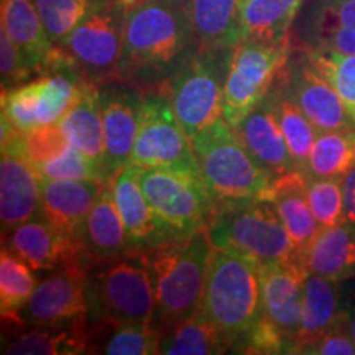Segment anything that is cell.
Returning <instances> with one entry per match:
<instances>
[{
  "mask_svg": "<svg viewBox=\"0 0 355 355\" xmlns=\"http://www.w3.org/2000/svg\"><path fill=\"white\" fill-rule=\"evenodd\" d=\"M193 46L188 6L128 0L117 79L159 91Z\"/></svg>",
  "mask_w": 355,
  "mask_h": 355,
  "instance_id": "1",
  "label": "cell"
},
{
  "mask_svg": "<svg viewBox=\"0 0 355 355\" xmlns=\"http://www.w3.org/2000/svg\"><path fill=\"white\" fill-rule=\"evenodd\" d=\"M211 248L204 227L139 252L152 277L157 298L155 324L162 329L201 309Z\"/></svg>",
  "mask_w": 355,
  "mask_h": 355,
  "instance_id": "2",
  "label": "cell"
},
{
  "mask_svg": "<svg viewBox=\"0 0 355 355\" xmlns=\"http://www.w3.org/2000/svg\"><path fill=\"white\" fill-rule=\"evenodd\" d=\"M201 311L234 339L263 316L260 263L225 248H211Z\"/></svg>",
  "mask_w": 355,
  "mask_h": 355,
  "instance_id": "3",
  "label": "cell"
},
{
  "mask_svg": "<svg viewBox=\"0 0 355 355\" xmlns=\"http://www.w3.org/2000/svg\"><path fill=\"white\" fill-rule=\"evenodd\" d=\"M191 144L204 184L216 204L268 199L273 178L248 153L225 119L199 132Z\"/></svg>",
  "mask_w": 355,
  "mask_h": 355,
  "instance_id": "4",
  "label": "cell"
},
{
  "mask_svg": "<svg viewBox=\"0 0 355 355\" xmlns=\"http://www.w3.org/2000/svg\"><path fill=\"white\" fill-rule=\"evenodd\" d=\"M230 55L232 48L204 50L194 44L159 89L170 101L189 140L224 119V91Z\"/></svg>",
  "mask_w": 355,
  "mask_h": 355,
  "instance_id": "5",
  "label": "cell"
},
{
  "mask_svg": "<svg viewBox=\"0 0 355 355\" xmlns=\"http://www.w3.org/2000/svg\"><path fill=\"white\" fill-rule=\"evenodd\" d=\"M206 232L212 247L234 250L259 263L291 260L290 235L272 199L216 204Z\"/></svg>",
  "mask_w": 355,
  "mask_h": 355,
  "instance_id": "6",
  "label": "cell"
},
{
  "mask_svg": "<svg viewBox=\"0 0 355 355\" xmlns=\"http://www.w3.org/2000/svg\"><path fill=\"white\" fill-rule=\"evenodd\" d=\"M91 321L112 327L128 322H153L157 316L152 277L144 255L96 263L89 270Z\"/></svg>",
  "mask_w": 355,
  "mask_h": 355,
  "instance_id": "7",
  "label": "cell"
},
{
  "mask_svg": "<svg viewBox=\"0 0 355 355\" xmlns=\"http://www.w3.org/2000/svg\"><path fill=\"white\" fill-rule=\"evenodd\" d=\"M291 53V38L278 43L235 44L224 91V119L230 127H237L263 101Z\"/></svg>",
  "mask_w": 355,
  "mask_h": 355,
  "instance_id": "8",
  "label": "cell"
},
{
  "mask_svg": "<svg viewBox=\"0 0 355 355\" xmlns=\"http://www.w3.org/2000/svg\"><path fill=\"white\" fill-rule=\"evenodd\" d=\"M128 165L201 178L193 144L162 91H145L139 133Z\"/></svg>",
  "mask_w": 355,
  "mask_h": 355,
  "instance_id": "9",
  "label": "cell"
},
{
  "mask_svg": "<svg viewBox=\"0 0 355 355\" xmlns=\"http://www.w3.org/2000/svg\"><path fill=\"white\" fill-rule=\"evenodd\" d=\"M127 3L110 0L58 43L79 73L97 86L117 79Z\"/></svg>",
  "mask_w": 355,
  "mask_h": 355,
  "instance_id": "10",
  "label": "cell"
},
{
  "mask_svg": "<svg viewBox=\"0 0 355 355\" xmlns=\"http://www.w3.org/2000/svg\"><path fill=\"white\" fill-rule=\"evenodd\" d=\"M140 170V184L150 206L176 235L206 227L216 202L202 178L168 170Z\"/></svg>",
  "mask_w": 355,
  "mask_h": 355,
  "instance_id": "11",
  "label": "cell"
},
{
  "mask_svg": "<svg viewBox=\"0 0 355 355\" xmlns=\"http://www.w3.org/2000/svg\"><path fill=\"white\" fill-rule=\"evenodd\" d=\"M279 83L319 132L355 128L343 99L303 50L291 53Z\"/></svg>",
  "mask_w": 355,
  "mask_h": 355,
  "instance_id": "12",
  "label": "cell"
},
{
  "mask_svg": "<svg viewBox=\"0 0 355 355\" xmlns=\"http://www.w3.org/2000/svg\"><path fill=\"white\" fill-rule=\"evenodd\" d=\"M91 319L89 272L83 268L58 270L38 283L15 324L21 327L60 326Z\"/></svg>",
  "mask_w": 355,
  "mask_h": 355,
  "instance_id": "13",
  "label": "cell"
},
{
  "mask_svg": "<svg viewBox=\"0 0 355 355\" xmlns=\"http://www.w3.org/2000/svg\"><path fill=\"white\" fill-rule=\"evenodd\" d=\"M7 247L35 272L66 268H83L89 272L96 265L84 243L69 239L42 214L32 217L8 234Z\"/></svg>",
  "mask_w": 355,
  "mask_h": 355,
  "instance_id": "14",
  "label": "cell"
},
{
  "mask_svg": "<svg viewBox=\"0 0 355 355\" xmlns=\"http://www.w3.org/2000/svg\"><path fill=\"white\" fill-rule=\"evenodd\" d=\"M291 43L304 51L355 55V0H303Z\"/></svg>",
  "mask_w": 355,
  "mask_h": 355,
  "instance_id": "15",
  "label": "cell"
},
{
  "mask_svg": "<svg viewBox=\"0 0 355 355\" xmlns=\"http://www.w3.org/2000/svg\"><path fill=\"white\" fill-rule=\"evenodd\" d=\"M102 122L105 140V168L115 175L128 165L137 133H139L145 91L112 79L99 86Z\"/></svg>",
  "mask_w": 355,
  "mask_h": 355,
  "instance_id": "16",
  "label": "cell"
},
{
  "mask_svg": "<svg viewBox=\"0 0 355 355\" xmlns=\"http://www.w3.org/2000/svg\"><path fill=\"white\" fill-rule=\"evenodd\" d=\"M112 186L132 252H145L171 239L181 237L168 227L150 206L141 189L139 168L133 165L121 168L112 178Z\"/></svg>",
  "mask_w": 355,
  "mask_h": 355,
  "instance_id": "17",
  "label": "cell"
},
{
  "mask_svg": "<svg viewBox=\"0 0 355 355\" xmlns=\"http://www.w3.org/2000/svg\"><path fill=\"white\" fill-rule=\"evenodd\" d=\"M308 273L304 266L290 260L260 263L263 313L290 340L291 349L301 329L304 278Z\"/></svg>",
  "mask_w": 355,
  "mask_h": 355,
  "instance_id": "18",
  "label": "cell"
},
{
  "mask_svg": "<svg viewBox=\"0 0 355 355\" xmlns=\"http://www.w3.org/2000/svg\"><path fill=\"white\" fill-rule=\"evenodd\" d=\"M42 214V178L35 166L13 150L0 159V220L2 237Z\"/></svg>",
  "mask_w": 355,
  "mask_h": 355,
  "instance_id": "19",
  "label": "cell"
},
{
  "mask_svg": "<svg viewBox=\"0 0 355 355\" xmlns=\"http://www.w3.org/2000/svg\"><path fill=\"white\" fill-rule=\"evenodd\" d=\"M109 181L43 180L42 216L73 241L83 243L84 225L97 196Z\"/></svg>",
  "mask_w": 355,
  "mask_h": 355,
  "instance_id": "20",
  "label": "cell"
},
{
  "mask_svg": "<svg viewBox=\"0 0 355 355\" xmlns=\"http://www.w3.org/2000/svg\"><path fill=\"white\" fill-rule=\"evenodd\" d=\"M234 130L248 153L273 180L298 171L270 105L268 96H265Z\"/></svg>",
  "mask_w": 355,
  "mask_h": 355,
  "instance_id": "21",
  "label": "cell"
},
{
  "mask_svg": "<svg viewBox=\"0 0 355 355\" xmlns=\"http://www.w3.org/2000/svg\"><path fill=\"white\" fill-rule=\"evenodd\" d=\"M268 199H272L277 206L290 235L293 250L290 261L308 270L306 259L321 225L318 224L306 198V176L295 171L273 180Z\"/></svg>",
  "mask_w": 355,
  "mask_h": 355,
  "instance_id": "22",
  "label": "cell"
},
{
  "mask_svg": "<svg viewBox=\"0 0 355 355\" xmlns=\"http://www.w3.org/2000/svg\"><path fill=\"white\" fill-rule=\"evenodd\" d=\"M0 26L25 53L35 73L44 76L50 69L58 44L48 35L33 0H2L0 3Z\"/></svg>",
  "mask_w": 355,
  "mask_h": 355,
  "instance_id": "23",
  "label": "cell"
},
{
  "mask_svg": "<svg viewBox=\"0 0 355 355\" xmlns=\"http://www.w3.org/2000/svg\"><path fill=\"white\" fill-rule=\"evenodd\" d=\"M83 243L94 263L137 254L132 252L127 241L125 225L115 202L112 180L104 186L89 212L84 225Z\"/></svg>",
  "mask_w": 355,
  "mask_h": 355,
  "instance_id": "24",
  "label": "cell"
},
{
  "mask_svg": "<svg viewBox=\"0 0 355 355\" xmlns=\"http://www.w3.org/2000/svg\"><path fill=\"white\" fill-rule=\"evenodd\" d=\"M99 324L89 318L60 324V326L33 327L17 336L3 349L7 355H79L94 352V339Z\"/></svg>",
  "mask_w": 355,
  "mask_h": 355,
  "instance_id": "25",
  "label": "cell"
},
{
  "mask_svg": "<svg viewBox=\"0 0 355 355\" xmlns=\"http://www.w3.org/2000/svg\"><path fill=\"white\" fill-rule=\"evenodd\" d=\"M188 8L198 48H234L241 43L242 0H189Z\"/></svg>",
  "mask_w": 355,
  "mask_h": 355,
  "instance_id": "26",
  "label": "cell"
},
{
  "mask_svg": "<svg viewBox=\"0 0 355 355\" xmlns=\"http://www.w3.org/2000/svg\"><path fill=\"white\" fill-rule=\"evenodd\" d=\"M69 145L105 168V140L99 86L84 81L81 96L60 121ZM107 170V168H105Z\"/></svg>",
  "mask_w": 355,
  "mask_h": 355,
  "instance_id": "27",
  "label": "cell"
},
{
  "mask_svg": "<svg viewBox=\"0 0 355 355\" xmlns=\"http://www.w3.org/2000/svg\"><path fill=\"white\" fill-rule=\"evenodd\" d=\"M308 272L332 282L355 278V224L349 220L318 232L306 259Z\"/></svg>",
  "mask_w": 355,
  "mask_h": 355,
  "instance_id": "28",
  "label": "cell"
},
{
  "mask_svg": "<svg viewBox=\"0 0 355 355\" xmlns=\"http://www.w3.org/2000/svg\"><path fill=\"white\" fill-rule=\"evenodd\" d=\"M344 318L345 303L340 293V283L308 273V277L304 278L301 329L298 339L293 344L291 354L296 345L321 336Z\"/></svg>",
  "mask_w": 355,
  "mask_h": 355,
  "instance_id": "29",
  "label": "cell"
},
{
  "mask_svg": "<svg viewBox=\"0 0 355 355\" xmlns=\"http://www.w3.org/2000/svg\"><path fill=\"white\" fill-rule=\"evenodd\" d=\"M234 352V339L216 326L201 309L163 329L159 354L216 355Z\"/></svg>",
  "mask_w": 355,
  "mask_h": 355,
  "instance_id": "30",
  "label": "cell"
},
{
  "mask_svg": "<svg viewBox=\"0 0 355 355\" xmlns=\"http://www.w3.org/2000/svg\"><path fill=\"white\" fill-rule=\"evenodd\" d=\"M303 0H245L241 12V42L278 43L291 38Z\"/></svg>",
  "mask_w": 355,
  "mask_h": 355,
  "instance_id": "31",
  "label": "cell"
},
{
  "mask_svg": "<svg viewBox=\"0 0 355 355\" xmlns=\"http://www.w3.org/2000/svg\"><path fill=\"white\" fill-rule=\"evenodd\" d=\"M266 96H268L270 105H272L278 125L282 128L283 137H285L286 144L290 146L296 170L306 176L309 153L313 150L314 141L318 139L319 130L306 117V114L300 109V105L288 96V92L283 89L282 83H279V76L273 83L272 89H270Z\"/></svg>",
  "mask_w": 355,
  "mask_h": 355,
  "instance_id": "32",
  "label": "cell"
},
{
  "mask_svg": "<svg viewBox=\"0 0 355 355\" xmlns=\"http://www.w3.org/2000/svg\"><path fill=\"white\" fill-rule=\"evenodd\" d=\"M37 286L35 270L3 245L0 254V313L3 322L15 324Z\"/></svg>",
  "mask_w": 355,
  "mask_h": 355,
  "instance_id": "33",
  "label": "cell"
},
{
  "mask_svg": "<svg viewBox=\"0 0 355 355\" xmlns=\"http://www.w3.org/2000/svg\"><path fill=\"white\" fill-rule=\"evenodd\" d=\"M355 166V128L319 132L308 159L313 178H340Z\"/></svg>",
  "mask_w": 355,
  "mask_h": 355,
  "instance_id": "34",
  "label": "cell"
},
{
  "mask_svg": "<svg viewBox=\"0 0 355 355\" xmlns=\"http://www.w3.org/2000/svg\"><path fill=\"white\" fill-rule=\"evenodd\" d=\"M110 0H33L44 28L56 44Z\"/></svg>",
  "mask_w": 355,
  "mask_h": 355,
  "instance_id": "35",
  "label": "cell"
},
{
  "mask_svg": "<svg viewBox=\"0 0 355 355\" xmlns=\"http://www.w3.org/2000/svg\"><path fill=\"white\" fill-rule=\"evenodd\" d=\"M68 146L69 141L66 139L63 128H61L60 122H56L50 123V125L35 127L30 132H19L15 139L6 148H2V152L13 150L37 168L43 163L51 162L53 158L60 157L61 153L68 150Z\"/></svg>",
  "mask_w": 355,
  "mask_h": 355,
  "instance_id": "36",
  "label": "cell"
},
{
  "mask_svg": "<svg viewBox=\"0 0 355 355\" xmlns=\"http://www.w3.org/2000/svg\"><path fill=\"white\" fill-rule=\"evenodd\" d=\"M304 51V50H303ZM336 92L355 123V55L337 51H304Z\"/></svg>",
  "mask_w": 355,
  "mask_h": 355,
  "instance_id": "37",
  "label": "cell"
},
{
  "mask_svg": "<svg viewBox=\"0 0 355 355\" xmlns=\"http://www.w3.org/2000/svg\"><path fill=\"white\" fill-rule=\"evenodd\" d=\"M163 329L153 322H128L115 326L102 345L107 355H155L159 354Z\"/></svg>",
  "mask_w": 355,
  "mask_h": 355,
  "instance_id": "38",
  "label": "cell"
},
{
  "mask_svg": "<svg viewBox=\"0 0 355 355\" xmlns=\"http://www.w3.org/2000/svg\"><path fill=\"white\" fill-rule=\"evenodd\" d=\"M306 198L321 229L345 220L344 186L340 178L306 176Z\"/></svg>",
  "mask_w": 355,
  "mask_h": 355,
  "instance_id": "39",
  "label": "cell"
},
{
  "mask_svg": "<svg viewBox=\"0 0 355 355\" xmlns=\"http://www.w3.org/2000/svg\"><path fill=\"white\" fill-rule=\"evenodd\" d=\"M43 180H99L110 181L112 175L104 166L79 152L74 146H68L64 153L35 168Z\"/></svg>",
  "mask_w": 355,
  "mask_h": 355,
  "instance_id": "40",
  "label": "cell"
},
{
  "mask_svg": "<svg viewBox=\"0 0 355 355\" xmlns=\"http://www.w3.org/2000/svg\"><path fill=\"white\" fill-rule=\"evenodd\" d=\"M37 79L19 87L2 91V114L21 132L38 127Z\"/></svg>",
  "mask_w": 355,
  "mask_h": 355,
  "instance_id": "41",
  "label": "cell"
},
{
  "mask_svg": "<svg viewBox=\"0 0 355 355\" xmlns=\"http://www.w3.org/2000/svg\"><path fill=\"white\" fill-rule=\"evenodd\" d=\"M291 344L282 331L268 318L261 316L250 331L245 332L235 344L234 352L239 354H290Z\"/></svg>",
  "mask_w": 355,
  "mask_h": 355,
  "instance_id": "42",
  "label": "cell"
},
{
  "mask_svg": "<svg viewBox=\"0 0 355 355\" xmlns=\"http://www.w3.org/2000/svg\"><path fill=\"white\" fill-rule=\"evenodd\" d=\"M35 73L32 63L25 53L8 37L7 30L0 26V78L2 91L19 87L28 83Z\"/></svg>",
  "mask_w": 355,
  "mask_h": 355,
  "instance_id": "43",
  "label": "cell"
},
{
  "mask_svg": "<svg viewBox=\"0 0 355 355\" xmlns=\"http://www.w3.org/2000/svg\"><path fill=\"white\" fill-rule=\"evenodd\" d=\"M293 354L303 355H355V343L350 334L347 319L337 322L334 327L322 332L308 343L298 344Z\"/></svg>",
  "mask_w": 355,
  "mask_h": 355,
  "instance_id": "44",
  "label": "cell"
},
{
  "mask_svg": "<svg viewBox=\"0 0 355 355\" xmlns=\"http://www.w3.org/2000/svg\"><path fill=\"white\" fill-rule=\"evenodd\" d=\"M343 186H344L345 220L355 224V166L344 176Z\"/></svg>",
  "mask_w": 355,
  "mask_h": 355,
  "instance_id": "45",
  "label": "cell"
},
{
  "mask_svg": "<svg viewBox=\"0 0 355 355\" xmlns=\"http://www.w3.org/2000/svg\"><path fill=\"white\" fill-rule=\"evenodd\" d=\"M345 319H347V326L350 334H352V339L355 343V303L345 304Z\"/></svg>",
  "mask_w": 355,
  "mask_h": 355,
  "instance_id": "46",
  "label": "cell"
},
{
  "mask_svg": "<svg viewBox=\"0 0 355 355\" xmlns=\"http://www.w3.org/2000/svg\"><path fill=\"white\" fill-rule=\"evenodd\" d=\"M157 2H170V3H183V6H189V0H157Z\"/></svg>",
  "mask_w": 355,
  "mask_h": 355,
  "instance_id": "47",
  "label": "cell"
},
{
  "mask_svg": "<svg viewBox=\"0 0 355 355\" xmlns=\"http://www.w3.org/2000/svg\"><path fill=\"white\" fill-rule=\"evenodd\" d=\"M243 2H245V0H242V3H243Z\"/></svg>",
  "mask_w": 355,
  "mask_h": 355,
  "instance_id": "48",
  "label": "cell"
}]
</instances>
